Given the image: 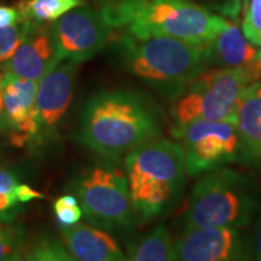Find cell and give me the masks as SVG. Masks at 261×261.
Here are the masks:
<instances>
[{
  "instance_id": "d6986e66",
  "label": "cell",
  "mask_w": 261,
  "mask_h": 261,
  "mask_svg": "<svg viewBox=\"0 0 261 261\" xmlns=\"http://www.w3.org/2000/svg\"><path fill=\"white\" fill-rule=\"evenodd\" d=\"M83 3V0H27L19 5V12L29 22L51 23Z\"/></svg>"
},
{
  "instance_id": "7a4b0ae2",
  "label": "cell",
  "mask_w": 261,
  "mask_h": 261,
  "mask_svg": "<svg viewBox=\"0 0 261 261\" xmlns=\"http://www.w3.org/2000/svg\"><path fill=\"white\" fill-rule=\"evenodd\" d=\"M159 134L154 113L137 94L103 92L84 106L80 141L103 155H126Z\"/></svg>"
},
{
  "instance_id": "e0dca14e",
  "label": "cell",
  "mask_w": 261,
  "mask_h": 261,
  "mask_svg": "<svg viewBox=\"0 0 261 261\" xmlns=\"http://www.w3.org/2000/svg\"><path fill=\"white\" fill-rule=\"evenodd\" d=\"M41 196L35 189L20 183L10 170L0 167V219H8L19 205L39 199Z\"/></svg>"
},
{
  "instance_id": "4316f807",
  "label": "cell",
  "mask_w": 261,
  "mask_h": 261,
  "mask_svg": "<svg viewBox=\"0 0 261 261\" xmlns=\"http://www.w3.org/2000/svg\"><path fill=\"white\" fill-rule=\"evenodd\" d=\"M255 261H261V221L255 235Z\"/></svg>"
},
{
  "instance_id": "8992f818",
  "label": "cell",
  "mask_w": 261,
  "mask_h": 261,
  "mask_svg": "<svg viewBox=\"0 0 261 261\" xmlns=\"http://www.w3.org/2000/svg\"><path fill=\"white\" fill-rule=\"evenodd\" d=\"M255 80L240 68L203 70L178 94L173 106L176 125L205 119L235 123L237 109L245 89Z\"/></svg>"
},
{
  "instance_id": "cb8c5ba5",
  "label": "cell",
  "mask_w": 261,
  "mask_h": 261,
  "mask_svg": "<svg viewBox=\"0 0 261 261\" xmlns=\"http://www.w3.org/2000/svg\"><path fill=\"white\" fill-rule=\"evenodd\" d=\"M243 34L251 44L261 47V0H250L245 6Z\"/></svg>"
},
{
  "instance_id": "5bb4252c",
  "label": "cell",
  "mask_w": 261,
  "mask_h": 261,
  "mask_svg": "<svg viewBox=\"0 0 261 261\" xmlns=\"http://www.w3.org/2000/svg\"><path fill=\"white\" fill-rule=\"evenodd\" d=\"M211 61L221 67L244 70L255 82L261 77V47L251 44L244 37L240 27L228 19L211 42Z\"/></svg>"
},
{
  "instance_id": "8fae6325",
  "label": "cell",
  "mask_w": 261,
  "mask_h": 261,
  "mask_svg": "<svg viewBox=\"0 0 261 261\" xmlns=\"http://www.w3.org/2000/svg\"><path fill=\"white\" fill-rule=\"evenodd\" d=\"M63 57L57 47L51 25L29 22L27 34L13 56L2 65V73L39 82L60 64Z\"/></svg>"
},
{
  "instance_id": "9a60e30c",
  "label": "cell",
  "mask_w": 261,
  "mask_h": 261,
  "mask_svg": "<svg viewBox=\"0 0 261 261\" xmlns=\"http://www.w3.org/2000/svg\"><path fill=\"white\" fill-rule=\"evenodd\" d=\"M65 248L77 261H126L109 233L89 224L61 226Z\"/></svg>"
},
{
  "instance_id": "83f0119b",
  "label": "cell",
  "mask_w": 261,
  "mask_h": 261,
  "mask_svg": "<svg viewBox=\"0 0 261 261\" xmlns=\"http://www.w3.org/2000/svg\"><path fill=\"white\" fill-rule=\"evenodd\" d=\"M2 79H3V73L0 70V130H2Z\"/></svg>"
},
{
  "instance_id": "6da1fadb",
  "label": "cell",
  "mask_w": 261,
  "mask_h": 261,
  "mask_svg": "<svg viewBox=\"0 0 261 261\" xmlns=\"http://www.w3.org/2000/svg\"><path fill=\"white\" fill-rule=\"evenodd\" d=\"M109 28L128 37H170L211 44L226 19L190 0H108L100 9Z\"/></svg>"
},
{
  "instance_id": "ac0fdd59",
  "label": "cell",
  "mask_w": 261,
  "mask_h": 261,
  "mask_svg": "<svg viewBox=\"0 0 261 261\" xmlns=\"http://www.w3.org/2000/svg\"><path fill=\"white\" fill-rule=\"evenodd\" d=\"M126 261H176L174 241L164 225H159L142 238Z\"/></svg>"
},
{
  "instance_id": "484cf974",
  "label": "cell",
  "mask_w": 261,
  "mask_h": 261,
  "mask_svg": "<svg viewBox=\"0 0 261 261\" xmlns=\"http://www.w3.org/2000/svg\"><path fill=\"white\" fill-rule=\"evenodd\" d=\"M22 15L16 8H9V6H0V28L15 25L22 20Z\"/></svg>"
},
{
  "instance_id": "603a6c76",
  "label": "cell",
  "mask_w": 261,
  "mask_h": 261,
  "mask_svg": "<svg viewBox=\"0 0 261 261\" xmlns=\"http://www.w3.org/2000/svg\"><path fill=\"white\" fill-rule=\"evenodd\" d=\"M54 214L60 226H70L80 221L83 211L75 196L63 195L54 202Z\"/></svg>"
},
{
  "instance_id": "f1b7e54d",
  "label": "cell",
  "mask_w": 261,
  "mask_h": 261,
  "mask_svg": "<svg viewBox=\"0 0 261 261\" xmlns=\"http://www.w3.org/2000/svg\"><path fill=\"white\" fill-rule=\"evenodd\" d=\"M248 2H250V0H243L244 6H247V5H248Z\"/></svg>"
},
{
  "instance_id": "3957f363",
  "label": "cell",
  "mask_w": 261,
  "mask_h": 261,
  "mask_svg": "<svg viewBox=\"0 0 261 261\" xmlns=\"http://www.w3.org/2000/svg\"><path fill=\"white\" fill-rule=\"evenodd\" d=\"M134 211L154 218L173 203L186 177L185 154L178 142L152 138L125 157Z\"/></svg>"
},
{
  "instance_id": "44dd1931",
  "label": "cell",
  "mask_w": 261,
  "mask_h": 261,
  "mask_svg": "<svg viewBox=\"0 0 261 261\" xmlns=\"http://www.w3.org/2000/svg\"><path fill=\"white\" fill-rule=\"evenodd\" d=\"M25 261H77L68 250L54 240H41L27 254Z\"/></svg>"
},
{
  "instance_id": "ffe728a7",
  "label": "cell",
  "mask_w": 261,
  "mask_h": 261,
  "mask_svg": "<svg viewBox=\"0 0 261 261\" xmlns=\"http://www.w3.org/2000/svg\"><path fill=\"white\" fill-rule=\"evenodd\" d=\"M28 25L29 20L22 19L15 25L0 28V64L6 63L13 56V53L16 51V48L27 34Z\"/></svg>"
},
{
  "instance_id": "7402d4cb",
  "label": "cell",
  "mask_w": 261,
  "mask_h": 261,
  "mask_svg": "<svg viewBox=\"0 0 261 261\" xmlns=\"http://www.w3.org/2000/svg\"><path fill=\"white\" fill-rule=\"evenodd\" d=\"M0 261H25L20 235L5 225H0Z\"/></svg>"
},
{
  "instance_id": "ba28073f",
  "label": "cell",
  "mask_w": 261,
  "mask_h": 261,
  "mask_svg": "<svg viewBox=\"0 0 261 261\" xmlns=\"http://www.w3.org/2000/svg\"><path fill=\"white\" fill-rule=\"evenodd\" d=\"M173 135L185 154L189 176H199L235 161L240 154L237 126L226 121H197L176 125Z\"/></svg>"
},
{
  "instance_id": "9c48e42d",
  "label": "cell",
  "mask_w": 261,
  "mask_h": 261,
  "mask_svg": "<svg viewBox=\"0 0 261 261\" xmlns=\"http://www.w3.org/2000/svg\"><path fill=\"white\" fill-rule=\"evenodd\" d=\"M63 60L82 64L96 56L106 44L111 28L100 10L75 8L51 25Z\"/></svg>"
},
{
  "instance_id": "d4e9b609",
  "label": "cell",
  "mask_w": 261,
  "mask_h": 261,
  "mask_svg": "<svg viewBox=\"0 0 261 261\" xmlns=\"http://www.w3.org/2000/svg\"><path fill=\"white\" fill-rule=\"evenodd\" d=\"M207 2L219 13L231 16V18L238 16V13L241 10V3H243V0H207Z\"/></svg>"
},
{
  "instance_id": "30bf717a",
  "label": "cell",
  "mask_w": 261,
  "mask_h": 261,
  "mask_svg": "<svg viewBox=\"0 0 261 261\" xmlns=\"http://www.w3.org/2000/svg\"><path fill=\"white\" fill-rule=\"evenodd\" d=\"M174 251L176 261H251L240 228H185Z\"/></svg>"
},
{
  "instance_id": "4fadbf2b",
  "label": "cell",
  "mask_w": 261,
  "mask_h": 261,
  "mask_svg": "<svg viewBox=\"0 0 261 261\" xmlns=\"http://www.w3.org/2000/svg\"><path fill=\"white\" fill-rule=\"evenodd\" d=\"M77 70L79 64L74 61H61L53 71L38 82L35 99L37 140L49 137L68 111L74 92Z\"/></svg>"
},
{
  "instance_id": "277c9868",
  "label": "cell",
  "mask_w": 261,
  "mask_h": 261,
  "mask_svg": "<svg viewBox=\"0 0 261 261\" xmlns=\"http://www.w3.org/2000/svg\"><path fill=\"white\" fill-rule=\"evenodd\" d=\"M125 63L134 75L180 94L211 63V44L170 37H123Z\"/></svg>"
},
{
  "instance_id": "5b68a950",
  "label": "cell",
  "mask_w": 261,
  "mask_h": 261,
  "mask_svg": "<svg viewBox=\"0 0 261 261\" xmlns=\"http://www.w3.org/2000/svg\"><path fill=\"white\" fill-rule=\"evenodd\" d=\"M258 209L250 178L231 168H215L197 180L189 197L185 228H241Z\"/></svg>"
},
{
  "instance_id": "2e32d148",
  "label": "cell",
  "mask_w": 261,
  "mask_h": 261,
  "mask_svg": "<svg viewBox=\"0 0 261 261\" xmlns=\"http://www.w3.org/2000/svg\"><path fill=\"white\" fill-rule=\"evenodd\" d=\"M235 126L243 160L261 166V82L245 89L237 109Z\"/></svg>"
},
{
  "instance_id": "52a82bcc",
  "label": "cell",
  "mask_w": 261,
  "mask_h": 261,
  "mask_svg": "<svg viewBox=\"0 0 261 261\" xmlns=\"http://www.w3.org/2000/svg\"><path fill=\"white\" fill-rule=\"evenodd\" d=\"M75 192L83 215L92 224L115 229L132 222L134 206L128 180L119 168L94 166L77 180Z\"/></svg>"
},
{
  "instance_id": "7c38bea8",
  "label": "cell",
  "mask_w": 261,
  "mask_h": 261,
  "mask_svg": "<svg viewBox=\"0 0 261 261\" xmlns=\"http://www.w3.org/2000/svg\"><path fill=\"white\" fill-rule=\"evenodd\" d=\"M37 82L3 73L2 130L9 132L16 145L37 140Z\"/></svg>"
}]
</instances>
